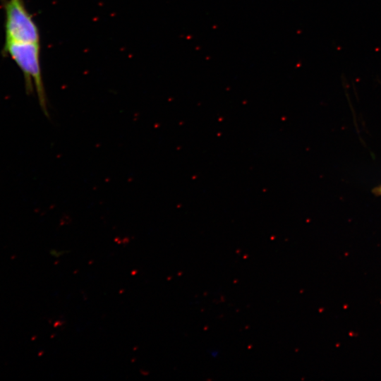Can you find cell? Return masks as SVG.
Masks as SVG:
<instances>
[{
  "label": "cell",
  "mask_w": 381,
  "mask_h": 381,
  "mask_svg": "<svg viewBox=\"0 0 381 381\" xmlns=\"http://www.w3.org/2000/svg\"><path fill=\"white\" fill-rule=\"evenodd\" d=\"M4 53L12 59L23 73L26 92L32 94L35 86L41 109L49 116L40 67V43L5 42Z\"/></svg>",
  "instance_id": "6da1fadb"
},
{
  "label": "cell",
  "mask_w": 381,
  "mask_h": 381,
  "mask_svg": "<svg viewBox=\"0 0 381 381\" xmlns=\"http://www.w3.org/2000/svg\"><path fill=\"white\" fill-rule=\"evenodd\" d=\"M5 42L40 43V32L23 0H7L5 6Z\"/></svg>",
  "instance_id": "7a4b0ae2"
},
{
  "label": "cell",
  "mask_w": 381,
  "mask_h": 381,
  "mask_svg": "<svg viewBox=\"0 0 381 381\" xmlns=\"http://www.w3.org/2000/svg\"><path fill=\"white\" fill-rule=\"evenodd\" d=\"M373 192L375 195L381 196V185L374 188Z\"/></svg>",
  "instance_id": "3957f363"
}]
</instances>
